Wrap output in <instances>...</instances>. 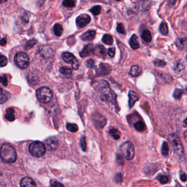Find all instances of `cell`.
<instances>
[{"label": "cell", "instance_id": "cell-1", "mask_svg": "<svg viewBox=\"0 0 187 187\" xmlns=\"http://www.w3.org/2000/svg\"><path fill=\"white\" fill-rule=\"evenodd\" d=\"M0 157L5 163H14L16 159V149L10 144H3L0 148Z\"/></svg>", "mask_w": 187, "mask_h": 187}, {"label": "cell", "instance_id": "cell-2", "mask_svg": "<svg viewBox=\"0 0 187 187\" xmlns=\"http://www.w3.org/2000/svg\"><path fill=\"white\" fill-rule=\"evenodd\" d=\"M168 141L171 144L174 153L179 158H183L185 155V151L182 142L179 137L175 133L171 134L168 136Z\"/></svg>", "mask_w": 187, "mask_h": 187}, {"label": "cell", "instance_id": "cell-3", "mask_svg": "<svg viewBox=\"0 0 187 187\" xmlns=\"http://www.w3.org/2000/svg\"><path fill=\"white\" fill-rule=\"evenodd\" d=\"M30 154L35 157H41L45 154L46 147L40 141H34L30 144L29 147Z\"/></svg>", "mask_w": 187, "mask_h": 187}, {"label": "cell", "instance_id": "cell-4", "mask_svg": "<svg viewBox=\"0 0 187 187\" xmlns=\"http://www.w3.org/2000/svg\"><path fill=\"white\" fill-rule=\"evenodd\" d=\"M120 150L126 160H132L135 157V149L133 144L130 142H126L122 144L120 147Z\"/></svg>", "mask_w": 187, "mask_h": 187}, {"label": "cell", "instance_id": "cell-5", "mask_svg": "<svg viewBox=\"0 0 187 187\" xmlns=\"http://www.w3.org/2000/svg\"><path fill=\"white\" fill-rule=\"evenodd\" d=\"M14 60L16 65L22 69L27 68L30 63V59L28 55L23 52H17L15 54Z\"/></svg>", "mask_w": 187, "mask_h": 187}, {"label": "cell", "instance_id": "cell-6", "mask_svg": "<svg viewBox=\"0 0 187 187\" xmlns=\"http://www.w3.org/2000/svg\"><path fill=\"white\" fill-rule=\"evenodd\" d=\"M36 96L41 103H48L53 98V93L48 87H40L36 91Z\"/></svg>", "mask_w": 187, "mask_h": 187}, {"label": "cell", "instance_id": "cell-7", "mask_svg": "<svg viewBox=\"0 0 187 187\" xmlns=\"http://www.w3.org/2000/svg\"><path fill=\"white\" fill-rule=\"evenodd\" d=\"M62 59L67 63L70 64L72 68L74 70H77L79 68V63L78 60L74 54L69 52H64L62 54Z\"/></svg>", "mask_w": 187, "mask_h": 187}, {"label": "cell", "instance_id": "cell-8", "mask_svg": "<svg viewBox=\"0 0 187 187\" xmlns=\"http://www.w3.org/2000/svg\"><path fill=\"white\" fill-rule=\"evenodd\" d=\"M91 22V17L88 14H83L76 18V25L80 28H84Z\"/></svg>", "mask_w": 187, "mask_h": 187}, {"label": "cell", "instance_id": "cell-9", "mask_svg": "<svg viewBox=\"0 0 187 187\" xmlns=\"http://www.w3.org/2000/svg\"><path fill=\"white\" fill-rule=\"evenodd\" d=\"M92 119L95 126L99 129L103 128L106 123V119L100 114H95L93 116Z\"/></svg>", "mask_w": 187, "mask_h": 187}, {"label": "cell", "instance_id": "cell-10", "mask_svg": "<svg viewBox=\"0 0 187 187\" xmlns=\"http://www.w3.org/2000/svg\"><path fill=\"white\" fill-rule=\"evenodd\" d=\"M94 49L95 47L93 46V44H88L85 46L82 51L80 52V56L82 58L88 57L94 53Z\"/></svg>", "mask_w": 187, "mask_h": 187}, {"label": "cell", "instance_id": "cell-11", "mask_svg": "<svg viewBox=\"0 0 187 187\" xmlns=\"http://www.w3.org/2000/svg\"><path fill=\"white\" fill-rule=\"evenodd\" d=\"M128 105L130 108H132L133 107L135 104L136 103V102H137L139 100L138 95L137 94V93L135 91H134L133 90H131L129 91L128 93Z\"/></svg>", "mask_w": 187, "mask_h": 187}, {"label": "cell", "instance_id": "cell-12", "mask_svg": "<svg viewBox=\"0 0 187 187\" xmlns=\"http://www.w3.org/2000/svg\"><path fill=\"white\" fill-rule=\"evenodd\" d=\"M11 98V94L8 91L0 88V104H3Z\"/></svg>", "mask_w": 187, "mask_h": 187}, {"label": "cell", "instance_id": "cell-13", "mask_svg": "<svg viewBox=\"0 0 187 187\" xmlns=\"http://www.w3.org/2000/svg\"><path fill=\"white\" fill-rule=\"evenodd\" d=\"M95 30H88L82 35L81 38L83 41H92L95 38Z\"/></svg>", "mask_w": 187, "mask_h": 187}, {"label": "cell", "instance_id": "cell-14", "mask_svg": "<svg viewBox=\"0 0 187 187\" xmlns=\"http://www.w3.org/2000/svg\"><path fill=\"white\" fill-rule=\"evenodd\" d=\"M111 70V67L107 64H100L97 73L99 75H107Z\"/></svg>", "mask_w": 187, "mask_h": 187}, {"label": "cell", "instance_id": "cell-15", "mask_svg": "<svg viewBox=\"0 0 187 187\" xmlns=\"http://www.w3.org/2000/svg\"><path fill=\"white\" fill-rule=\"evenodd\" d=\"M20 185L21 187H36L35 182L30 177H25L21 180Z\"/></svg>", "mask_w": 187, "mask_h": 187}, {"label": "cell", "instance_id": "cell-16", "mask_svg": "<svg viewBox=\"0 0 187 187\" xmlns=\"http://www.w3.org/2000/svg\"><path fill=\"white\" fill-rule=\"evenodd\" d=\"M94 53L99 57H106V48L102 45H98L97 46L95 47Z\"/></svg>", "mask_w": 187, "mask_h": 187}, {"label": "cell", "instance_id": "cell-17", "mask_svg": "<svg viewBox=\"0 0 187 187\" xmlns=\"http://www.w3.org/2000/svg\"><path fill=\"white\" fill-rule=\"evenodd\" d=\"M130 45L131 48L133 49H138L140 47L138 38L136 34H133L131 36L130 41Z\"/></svg>", "mask_w": 187, "mask_h": 187}, {"label": "cell", "instance_id": "cell-18", "mask_svg": "<svg viewBox=\"0 0 187 187\" xmlns=\"http://www.w3.org/2000/svg\"><path fill=\"white\" fill-rule=\"evenodd\" d=\"M142 73L141 68L138 65H133L131 68L129 74L133 77H138Z\"/></svg>", "mask_w": 187, "mask_h": 187}, {"label": "cell", "instance_id": "cell-19", "mask_svg": "<svg viewBox=\"0 0 187 187\" xmlns=\"http://www.w3.org/2000/svg\"><path fill=\"white\" fill-rule=\"evenodd\" d=\"M5 119L8 120V121L12 122L15 120L14 116V111L13 109L12 108H9L5 110Z\"/></svg>", "mask_w": 187, "mask_h": 187}, {"label": "cell", "instance_id": "cell-20", "mask_svg": "<svg viewBox=\"0 0 187 187\" xmlns=\"http://www.w3.org/2000/svg\"><path fill=\"white\" fill-rule=\"evenodd\" d=\"M176 46L178 48L183 50H186L187 47V38H178L176 42Z\"/></svg>", "mask_w": 187, "mask_h": 187}, {"label": "cell", "instance_id": "cell-21", "mask_svg": "<svg viewBox=\"0 0 187 187\" xmlns=\"http://www.w3.org/2000/svg\"><path fill=\"white\" fill-rule=\"evenodd\" d=\"M134 128L139 132H143L146 129V125L143 121H138L134 124Z\"/></svg>", "mask_w": 187, "mask_h": 187}, {"label": "cell", "instance_id": "cell-22", "mask_svg": "<svg viewBox=\"0 0 187 187\" xmlns=\"http://www.w3.org/2000/svg\"><path fill=\"white\" fill-rule=\"evenodd\" d=\"M141 37L144 41L149 43L152 41V35L150 32L148 30H144L142 34Z\"/></svg>", "mask_w": 187, "mask_h": 187}, {"label": "cell", "instance_id": "cell-23", "mask_svg": "<svg viewBox=\"0 0 187 187\" xmlns=\"http://www.w3.org/2000/svg\"><path fill=\"white\" fill-rule=\"evenodd\" d=\"M102 40L104 44L108 45H111L113 44V38L109 34H105L103 36Z\"/></svg>", "mask_w": 187, "mask_h": 187}, {"label": "cell", "instance_id": "cell-24", "mask_svg": "<svg viewBox=\"0 0 187 187\" xmlns=\"http://www.w3.org/2000/svg\"><path fill=\"white\" fill-rule=\"evenodd\" d=\"M47 146L52 150L56 149L58 146V142L57 139L54 138L49 139L48 142H47Z\"/></svg>", "mask_w": 187, "mask_h": 187}, {"label": "cell", "instance_id": "cell-25", "mask_svg": "<svg viewBox=\"0 0 187 187\" xmlns=\"http://www.w3.org/2000/svg\"><path fill=\"white\" fill-rule=\"evenodd\" d=\"M53 30H54V33L57 36H60L62 34L63 29L62 26L61 25L59 24H56L54 25Z\"/></svg>", "mask_w": 187, "mask_h": 187}, {"label": "cell", "instance_id": "cell-26", "mask_svg": "<svg viewBox=\"0 0 187 187\" xmlns=\"http://www.w3.org/2000/svg\"><path fill=\"white\" fill-rule=\"evenodd\" d=\"M66 128L69 131L74 133L77 132L79 129L77 125L75 124H71V123H68L66 125Z\"/></svg>", "mask_w": 187, "mask_h": 187}, {"label": "cell", "instance_id": "cell-27", "mask_svg": "<svg viewBox=\"0 0 187 187\" xmlns=\"http://www.w3.org/2000/svg\"><path fill=\"white\" fill-rule=\"evenodd\" d=\"M159 30H160V33H161L163 35H167L168 33V26L167 24L165 22L162 23L160 25Z\"/></svg>", "mask_w": 187, "mask_h": 187}, {"label": "cell", "instance_id": "cell-28", "mask_svg": "<svg viewBox=\"0 0 187 187\" xmlns=\"http://www.w3.org/2000/svg\"><path fill=\"white\" fill-rule=\"evenodd\" d=\"M168 153H169V146L168 144L166 142H164L161 148V153L163 156H167Z\"/></svg>", "mask_w": 187, "mask_h": 187}, {"label": "cell", "instance_id": "cell-29", "mask_svg": "<svg viewBox=\"0 0 187 187\" xmlns=\"http://www.w3.org/2000/svg\"><path fill=\"white\" fill-rule=\"evenodd\" d=\"M63 5L66 7L73 8L75 5V0H64Z\"/></svg>", "mask_w": 187, "mask_h": 187}, {"label": "cell", "instance_id": "cell-30", "mask_svg": "<svg viewBox=\"0 0 187 187\" xmlns=\"http://www.w3.org/2000/svg\"><path fill=\"white\" fill-rule=\"evenodd\" d=\"M183 94V90L179 89V88H176L174 91L173 96L176 99H179L182 97Z\"/></svg>", "mask_w": 187, "mask_h": 187}, {"label": "cell", "instance_id": "cell-31", "mask_svg": "<svg viewBox=\"0 0 187 187\" xmlns=\"http://www.w3.org/2000/svg\"><path fill=\"white\" fill-rule=\"evenodd\" d=\"M102 8L100 5H95L92 8L90 9V12L94 15V16H98L100 13Z\"/></svg>", "mask_w": 187, "mask_h": 187}, {"label": "cell", "instance_id": "cell-32", "mask_svg": "<svg viewBox=\"0 0 187 187\" xmlns=\"http://www.w3.org/2000/svg\"><path fill=\"white\" fill-rule=\"evenodd\" d=\"M60 73L65 75H69L72 74V70L70 68H67L65 67H62L59 69Z\"/></svg>", "mask_w": 187, "mask_h": 187}, {"label": "cell", "instance_id": "cell-33", "mask_svg": "<svg viewBox=\"0 0 187 187\" xmlns=\"http://www.w3.org/2000/svg\"><path fill=\"white\" fill-rule=\"evenodd\" d=\"M117 130L115 128H112L111 130H110L109 133H110V135H111L115 139L118 140L120 138V136L117 133Z\"/></svg>", "mask_w": 187, "mask_h": 187}, {"label": "cell", "instance_id": "cell-34", "mask_svg": "<svg viewBox=\"0 0 187 187\" xmlns=\"http://www.w3.org/2000/svg\"><path fill=\"white\" fill-rule=\"evenodd\" d=\"M157 178L159 180V181L160 182V183L163 185L168 183V181H169L168 177L166 176L165 175H159L157 177Z\"/></svg>", "mask_w": 187, "mask_h": 187}, {"label": "cell", "instance_id": "cell-35", "mask_svg": "<svg viewBox=\"0 0 187 187\" xmlns=\"http://www.w3.org/2000/svg\"><path fill=\"white\" fill-rule=\"evenodd\" d=\"M8 63V59L7 58L3 56L0 54V67H5Z\"/></svg>", "mask_w": 187, "mask_h": 187}, {"label": "cell", "instance_id": "cell-36", "mask_svg": "<svg viewBox=\"0 0 187 187\" xmlns=\"http://www.w3.org/2000/svg\"><path fill=\"white\" fill-rule=\"evenodd\" d=\"M36 43H37V41L35 40H31L30 41H27V43L25 45V49H29L33 48V47L35 45Z\"/></svg>", "mask_w": 187, "mask_h": 187}, {"label": "cell", "instance_id": "cell-37", "mask_svg": "<svg viewBox=\"0 0 187 187\" xmlns=\"http://www.w3.org/2000/svg\"><path fill=\"white\" fill-rule=\"evenodd\" d=\"M80 146L81 149L84 152L86 151V137L85 136H82L80 139Z\"/></svg>", "mask_w": 187, "mask_h": 187}, {"label": "cell", "instance_id": "cell-38", "mask_svg": "<svg viewBox=\"0 0 187 187\" xmlns=\"http://www.w3.org/2000/svg\"><path fill=\"white\" fill-rule=\"evenodd\" d=\"M154 64L155 66L157 67H163L166 65V63L165 62L160 59L155 60Z\"/></svg>", "mask_w": 187, "mask_h": 187}, {"label": "cell", "instance_id": "cell-39", "mask_svg": "<svg viewBox=\"0 0 187 187\" xmlns=\"http://www.w3.org/2000/svg\"><path fill=\"white\" fill-rule=\"evenodd\" d=\"M117 30L118 33L122 34H125V33H126L125 27L121 23L118 24L117 26Z\"/></svg>", "mask_w": 187, "mask_h": 187}, {"label": "cell", "instance_id": "cell-40", "mask_svg": "<svg viewBox=\"0 0 187 187\" xmlns=\"http://www.w3.org/2000/svg\"><path fill=\"white\" fill-rule=\"evenodd\" d=\"M0 83H2L4 86H6L8 85V81L7 77L5 75L0 76Z\"/></svg>", "mask_w": 187, "mask_h": 187}, {"label": "cell", "instance_id": "cell-41", "mask_svg": "<svg viewBox=\"0 0 187 187\" xmlns=\"http://www.w3.org/2000/svg\"><path fill=\"white\" fill-rule=\"evenodd\" d=\"M95 65V62L92 59H90L86 61V66L88 68H93Z\"/></svg>", "mask_w": 187, "mask_h": 187}, {"label": "cell", "instance_id": "cell-42", "mask_svg": "<svg viewBox=\"0 0 187 187\" xmlns=\"http://www.w3.org/2000/svg\"><path fill=\"white\" fill-rule=\"evenodd\" d=\"M117 163H118L120 165H124V160H123L122 156L120 155L117 154Z\"/></svg>", "mask_w": 187, "mask_h": 187}, {"label": "cell", "instance_id": "cell-43", "mask_svg": "<svg viewBox=\"0 0 187 187\" xmlns=\"http://www.w3.org/2000/svg\"><path fill=\"white\" fill-rule=\"evenodd\" d=\"M115 47H112V48L109 49L108 54L110 57H111V58L114 57V55H115Z\"/></svg>", "mask_w": 187, "mask_h": 187}, {"label": "cell", "instance_id": "cell-44", "mask_svg": "<svg viewBox=\"0 0 187 187\" xmlns=\"http://www.w3.org/2000/svg\"><path fill=\"white\" fill-rule=\"evenodd\" d=\"M122 176L121 174H117L115 176V181L117 182H120L122 181Z\"/></svg>", "mask_w": 187, "mask_h": 187}, {"label": "cell", "instance_id": "cell-45", "mask_svg": "<svg viewBox=\"0 0 187 187\" xmlns=\"http://www.w3.org/2000/svg\"><path fill=\"white\" fill-rule=\"evenodd\" d=\"M180 178L181 179V181L183 182H186L187 181V175L185 172L181 173L180 174Z\"/></svg>", "mask_w": 187, "mask_h": 187}, {"label": "cell", "instance_id": "cell-46", "mask_svg": "<svg viewBox=\"0 0 187 187\" xmlns=\"http://www.w3.org/2000/svg\"><path fill=\"white\" fill-rule=\"evenodd\" d=\"M52 187H63L64 185L61 184L59 182H55L54 183H53L51 185Z\"/></svg>", "mask_w": 187, "mask_h": 187}, {"label": "cell", "instance_id": "cell-47", "mask_svg": "<svg viewBox=\"0 0 187 187\" xmlns=\"http://www.w3.org/2000/svg\"><path fill=\"white\" fill-rule=\"evenodd\" d=\"M7 44V40H5V38H3L0 40V45L2 46H5Z\"/></svg>", "mask_w": 187, "mask_h": 187}, {"label": "cell", "instance_id": "cell-48", "mask_svg": "<svg viewBox=\"0 0 187 187\" xmlns=\"http://www.w3.org/2000/svg\"><path fill=\"white\" fill-rule=\"evenodd\" d=\"M177 0H168V2H169V3L170 4V5H174L176 2Z\"/></svg>", "mask_w": 187, "mask_h": 187}, {"label": "cell", "instance_id": "cell-49", "mask_svg": "<svg viewBox=\"0 0 187 187\" xmlns=\"http://www.w3.org/2000/svg\"><path fill=\"white\" fill-rule=\"evenodd\" d=\"M187 121V119L185 118V120H184V121H183V124H184V126H185V128H186L187 126V121Z\"/></svg>", "mask_w": 187, "mask_h": 187}, {"label": "cell", "instance_id": "cell-50", "mask_svg": "<svg viewBox=\"0 0 187 187\" xmlns=\"http://www.w3.org/2000/svg\"><path fill=\"white\" fill-rule=\"evenodd\" d=\"M7 1V0H0V3H5Z\"/></svg>", "mask_w": 187, "mask_h": 187}, {"label": "cell", "instance_id": "cell-51", "mask_svg": "<svg viewBox=\"0 0 187 187\" xmlns=\"http://www.w3.org/2000/svg\"><path fill=\"white\" fill-rule=\"evenodd\" d=\"M117 1H121V0H116Z\"/></svg>", "mask_w": 187, "mask_h": 187}]
</instances>
